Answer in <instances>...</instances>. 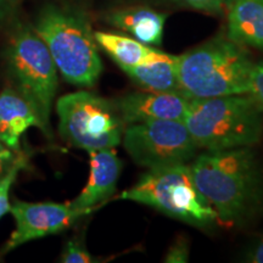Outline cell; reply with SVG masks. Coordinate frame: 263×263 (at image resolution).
<instances>
[{
  "label": "cell",
  "mask_w": 263,
  "mask_h": 263,
  "mask_svg": "<svg viewBox=\"0 0 263 263\" xmlns=\"http://www.w3.org/2000/svg\"><path fill=\"white\" fill-rule=\"evenodd\" d=\"M189 240L186 236L179 235L167 250L163 261L168 263H186L189 261Z\"/></svg>",
  "instance_id": "obj_20"
},
{
  "label": "cell",
  "mask_w": 263,
  "mask_h": 263,
  "mask_svg": "<svg viewBox=\"0 0 263 263\" xmlns=\"http://www.w3.org/2000/svg\"><path fill=\"white\" fill-rule=\"evenodd\" d=\"M12 85L27 99L41 117L44 134L51 138L50 114L58 90V67L33 26L17 25L5 49Z\"/></svg>",
  "instance_id": "obj_6"
},
{
  "label": "cell",
  "mask_w": 263,
  "mask_h": 263,
  "mask_svg": "<svg viewBox=\"0 0 263 263\" xmlns=\"http://www.w3.org/2000/svg\"><path fill=\"white\" fill-rule=\"evenodd\" d=\"M190 170L219 222L239 226L261 205L263 172L251 147L206 151L194 157Z\"/></svg>",
  "instance_id": "obj_1"
},
{
  "label": "cell",
  "mask_w": 263,
  "mask_h": 263,
  "mask_svg": "<svg viewBox=\"0 0 263 263\" xmlns=\"http://www.w3.org/2000/svg\"><path fill=\"white\" fill-rule=\"evenodd\" d=\"M57 112L59 132L72 146L93 151L122 143L126 126L115 101L81 90L59 99Z\"/></svg>",
  "instance_id": "obj_7"
},
{
  "label": "cell",
  "mask_w": 263,
  "mask_h": 263,
  "mask_svg": "<svg viewBox=\"0 0 263 263\" xmlns=\"http://www.w3.org/2000/svg\"><path fill=\"white\" fill-rule=\"evenodd\" d=\"M89 154V178L83 190L70 201L73 209L97 210L116 192L122 162L114 147L88 151Z\"/></svg>",
  "instance_id": "obj_11"
},
{
  "label": "cell",
  "mask_w": 263,
  "mask_h": 263,
  "mask_svg": "<svg viewBox=\"0 0 263 263\" xmlns=\"http://www.w3.org/2000/svg\"><path fill=\"white\" fill-rule=\"evenodd\" d=\"M98 261L99 259L88 251L83 238L78 236L66 242L60 256V262L64 263H93Z\"/></svg>",
  "instance_id": "obj_18"
},
{
  "label": "cell",
  "mask_w": 263,
  "mask_h": 263,
  "mask_svg": "<svg viewBox=\"0 0 263 263\" xmlns=\"http://www.w3.org/2000/svg\"><path fill=\"white\" fill-rule=\"evenodd\" d=\"M91 211L94 210L73 209L70 202L15 201L10 210L15 218V230L10 235L3 254L32 240L59 234Z\"/></svg>",
  "instance_id": "obj_9"
},
{
  "label": "cell",
  "mask_w": 263,
  "mask_h": 263,
  "mask_svg": "<svg viewBox=\"0 0 263 263\" xmlns=\"http://www.w3.org/2000/svg\"><path fill=\"white\" fill-rule=\"evenodd\" d=\"M254 64L244 45L217 35L177 57L179 90L190 100L248 94Z\"/></svg>",
  "instance_id": "obj_3"
},
{
  "label": "cell",
  "mask_w": 263,
  "mask_h": 263,
  "mask_svg": "<svg viewBox=\"0 0 263 263\" xmlns=\"http://www.w3.org/2000/svg\"><path fill=\"white\" fill-rule=\"evenodd\" d=\"M114 101L127 127L159 120L184 121L190 99L182 93L144 90L141 93H129Z\"/></svg>",
  "instance_id": "obj_10"
},
{
  "label": "cell",
  "mask_w": 263,
  "mask_h": 263,
  "mask_svg": "<svg viewBox=\"0 0 263 263\" xmlns=\"http://www.w3.org/2000/svg\"><path fill=\"white\" fill-rule=\"evenodd\" d=\"M226 12L227 37L263 50V0H230Z\"/></svg>",
  "instance_id": "obj_13"
},
{
  "label": "cell",
  "mask_w": 263,
  "mask_h": 263,
  "mask_svg": "<svg viewBox=\"0 0 263 263\" xmlns=\"http://www.w3.org/2000/svg\"><path fill=\"white\" fill-rule=\"evenodd\" d=\"M33 28L45 43L65 81L77 87L95 85L103 62L88 15L78 6L49 4Z\"/></svg>",
  "instance_id": "obj_2"
},
{
  "label": "cell",
  "mask_w": 263,
  "mask_h": 263,
  "mask_svg": "<svg viewBox=\"0 0 263 263\" xmlns=\"http://www.w3.org/2000/svg\"><path fill=\"white\" fill-rule=\"evenodd\" d=\"M27 163V157L24 153L18 157L14 166L10 168L4 177L0 178V219L4 217L6 213L11 210V203H10V190H11L12 184L15 183L17 174L21 170H24Z\"/></svg>",
  "instance_id": "obj_17"
},
{
  "label": "cell",
  "mask_w": 263,
  "mask_h": 263,
  "mask_svg": "<svg viewBox=\"0 0 263 263\" xmlns=\"http://www.w3.org/2000/svg\"><path fill=\"white\" fill-rule=\"evenodd\" d=\"M16 12V0H0V28L11 21Z\"/></svg>",
  "instance_id": "obj_24"
},
{
  "label": "cell",
  "mask_w": 263,
  "mask_h": 263,
  "mask_svg": "<svg viewBox=\"0 0 263 263\" xmlns=\"http://www.w3.org/2000/svg\"><path fill=\"white\" fill-rule=\"evenodd\" d=\"M121 199L150 206L163 215L197 228L209 229L218 216L194 183L190 163L147 170L121 194Z\"/></svg>",
  "instance_id": "obj_5"
},
{
  "label": "cell",
  "mask_w": 263,
  "mask_h": 263,
  "mask_svg": "<svg viewBox=\"0 0 263 263\" xmlns=\"http://www.w3.org/2000/svg\"><path fill=\"white\" fill-rule=\"evenodd\" d=\"M229 2H230V0H226V4L228 5V3H229Z\"/></svg>",
  "instance_id": "obj_25"
},
{
  "label": "cell",
  "mask_w": 263,
  "mask_h": 263,
  "mask_svg": "<svg viewBox=\"0 0 263 263\" xmlns=\"http://www.w3.org/2000/svg\"><path fill=\"white\" fill-rule=\"evenodd\" d=\"M177 57L178 55L166 54L156 49L143 62L124 68L123 72L143 90L180 93Z\"/></svg>",
  "instance_id": "obj_14"
},
{
  "label": "cell",
  "mask_w": 263,
  "mask_h": 263,
  "mask_svg": "<svg viewBox=\"0 0 263 263\" xmlns=\"http://www.w3.org/2000/svg\"><path fill=\"white\" fill-rule=\"evenodd\" d=\"M31 127L45 132L33 105L14 85H6L0 93V140L18 153L22 134Z\"/></svg>",
  "instance_id": "obj_12"
},
{
  "label": "cell",
  "mask_w": 263,
  "mask_h": 263,
  "mask_svg": "<svg viewBox=\"0 0 263 263\" xmlns=\"http://www.w3.org/2000/svg\"><path fill=\"white\" fill-rule=\"evenodd\" d=\"M248 94L263 107V61L255 62L252 66Z\"/></svg>",
  "instance_id": "obj_21"
},
{
  "label": "cell",
  "mask_w": 263,
  "mask_h": 263,
  "mask_svg": "<svg viewBox=\"0 0 263 263\" xmlns=\"http://www.w3.org/2000/svg\"><path fill=\"white\" fill-rule=\"evenodd\" d=\"M183 122L200 150L252 147L263 134V107L249 94L193 99Z\"/></svg>",
  "instance_id": "obj_4"
},
{
  "label": "cell",
  "mask_w": 263,
  "mask_h": 263,
  "mask_svg": "<svg viewBox=\"0 0 263 263\" xmlns=\"http://www.w3.org/2000/svg\"><path fill=\"white\" fill-rule=\"evenodd\" d=\"M22 151H16L11 150L10 147H8L0 140V178L4 177L6 173L9 172L10 168L14 166L16 161L18 160V157L21 156Z\"/></svg>",
  "instance_id": "obj_22"
},
{
  "label": "cell",
  "mask_w": 263,
  "mask_h": 263,
  "mask_svg": "<svg viewBox=\"0 0 263 263\" xmlns=\"http://www.w3.org/2000/svg\"><path fill=\"white\" fill-rule=\"evenodd\" d=\"M171 2L212 15H221L226 12L227 9L226 0H171Z\"/></svg>",
  "instance_id": "obj_19"
},
{
  "label": "cell",
  "mask_w": 263,
  "mask_h": 263,
  "mask_svg": "<svg viewBox=\"0 0 263 263\" xmlns=\"http://www.w3.org/2000/svg\"><path fill=\"white\" fill-rule=\"evenodd\" d=\"M244 261L250 263H263V233L252 240L246 249Z\"/></svg>",
  "instance_id": "obj_23"
},
{
  "label": "cell",
  "mask_w": 263,
  "mask_h": 263,
  "mask_svg": "<svg viewBox=\"0 0 263 263\" xmlns=\"http://www.w3.org/2000/svg\"><path fill=\"white\" fill-rule=\"evenodd\" d=\"M94 37L98 47L103 49L122 71L143 62L156 50L137 39L117 33L94 32Z\"/></svg>",
  "instance_id": "obj_16"
},
{
  "label": "cell",
  "mask_w": 263,
  "mask_h": 263,
  "mask_svg": "<svg viewBox=\"0 0 263 263\" xmlns=\"http://www.w3.org/2000/svg\"><path fill=\"white\" fill-rule=\"evenodd\" d=\"M122 143L132 160L147 170L189 163L200 150L185 123L174 120L129 124Z\"/></svg>",
  "instance_id": "obj_8"
},
{
  "label": "cell",
  "mask_w": 263,
  "mask_h": 263,
  "mask_svg": "<svg viewBox=\"0 0 263 263\" xmlns=\"http://www.w3.org/2000/svg\"><path fill=\"white\" fill-rule=\"evenodd\" d=\"M106 22L121 31L133 35L134 39L149 47L161 45L163 27L167 15L150 8L134 6L110 11L106 15Z\"/></svg>",
  "instance_id": "obj_15"
}]
</instances>
